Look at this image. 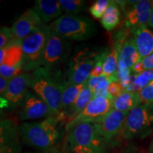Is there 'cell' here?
Here are the masks:
<instances>
[{"mask_svg":"<svg viewBox=\"0 0 153 153\" xmlns=\"http://www.w3.org/2000/svg\"><path fill=\"white\" fill-rule=\"evenodd\" d=\"M58 116L34 122H23L19 126L22 141L41 152L55 151L62 137Z\"/></svg>","mask_w":153,"mask_h":153,"instance_id":"1","label":"cell"},{"mask_svg":"<svg viewBox=\"0 0 153 153\" xmlns=\"http://www.w3.org/2000/svg\"><path fill=\"white\" fill-rule=\"evenodd\" d=\"M30 89L39 96L58 116L61 111L62 94L65 85L60 71L51 72L41 67L31 73Z\"/></svg>","mask_w":153,"mask_h":153,"instance_id":"2","label":"cell"},{"mask_svg":"<svg viewBox=\"0 0 153 153\" xmlns=\"http://www.w3.org/2000/svg\"><path fill=\"white\" fill-rule=\"evenodd\" d=\"M106 49L82 45L74 50L65 74V85H81L88 81L91 71Z\"/></svg>","mask_w":153,"mask_h":153,"instance_id":"3","label":"cell"},{"mask_svg":"<svg viewBox=\"0 0 153 153\" xmlns=\"http://www.w3.org/2000/svg\"><path fill=\"white\" fill-rule=\"evenodd\" d=\"M107 143L94 124L88 122L80 123L68 132L66 139L70 153H106Z\"/></svg>","mask_w":153,"mask_h":153,"instance_id":"4","label":"cell"},{"mask_svg":"<svg viewBox=\"0 0 153 153\" xmlns=\"http://www.w3.org/2000/svg\"><path fill=\"white\" fill-rule=\"evenodd\" d=\"M55 33L69 41H84L97 35L98 29L89 17L78 14H64L49 25Z\"/></svg>","mask_w":153,"mask_h":153,"instance_id":"5","label":"cell"},{"mask_svg":"<svg viewBox=\"0 0 153 153\" xmlns=\"http://www.w3.org/2000/svg\"><path fill=\"white\" fill-rule=\"evenodd\" d=\"M51 31V27L43 24L23 40L22 70L24 72H33L42 67L44 52Z\"/></svg>","mask_w":153,"mask_h":153,"instance_id":"6","label":"cell"},{"mask_svg":"<svg viewBox=\"0 0 153 153\" xmlns=\"http://www.w3.org/2000/svg\"><path fill=\"white\" fill-rule=\"evenodd\" d=\"M152 131L153 104H144L129 111L121 137L126 140L143 138Z\"/></svg>","mask_w":153,"mask_h":153,"instance_id":"7","label":"cell"},{"mask_svg":"<svg viewBox=\"0 0 153 153\" xmlns=\"http://www.w3.org/2000/svg\"><path fill=\"white\" fill-rule=\"evenodd\" d=\"M72 41L51 31L44 52L42 67L51 72L60 71V68L68 60Z\"/></svg>","mask_w":153,"mask_h":153,"instance_id":"8","label":"cell"},{"mask_svg":"<svg viewBox=\"0 0 153 153\" xmlns=\"http://www.w3.org/2000/svg\"><path fill=\"white\" fill-rule=\"evenodd\" d=\"M21 40L13 38L0 51V76L12 79L22 71L23 51Z\"/></svg>","mask_w":153,"mask_h":153,"instance_id":"9","label":"cell"},{"mask_svg":"<svg viewBox=\"0 0 153 153\" xmlns=\"http://www.w3.org/2000/svg\"><path fill=\"white\" fill-rule=\"evenodd\" d=\"M31 79V74L23 72L11 79L4 93L1 95V108L15 110L20 106L30 90Z\"/></svg>","mask_w":153,"mask_h":153,"instance_id":"10","label":"cell"},{"mask_svg":"<svg viewBox=\"0 0 153 153\" xmlns=\"http://www.w3.org/2000/svg\"><path fill=\"white\" fill-rule=\"evenodd\" d=\"M153 1H117L125 13L124 26L133 30L148 24L152 11Z\"/></svg>","mask_w":153,"mask_h":153,"instance_id":"11","label":"cell"},{"mask_svg":"<svg viewBox=\"0 0 153 153\" xmlns=\"http://www.w3.org/2000/svg\"><path fill=\"white\" fill-rule=\"evenodd\" d=\"M114 98L108 96L104 98H94L89 105L74 118L67 122L66 132L72 131L76 126L82 123H91L94 120L106 114L113 108Z\"/></svg>","mask_w":153,"mask_h":153,"instance_id":"12","label":"cell"},{"mask_svg":"<svg viewBox=\"0 0 153 153\" xmlns=\"http://www.w3.org/2000/svg\"><path fill=\"white\" fill-rule=\"evenodd\" d=\"M128 113L112 108L109 112L94 120L91 123L94 124L98 133L109 143L121 134Z\"/></svg>","mask_w":153,"mask_h":153,"instance_id":"13","label":"cell"},{"mask_svg":"<svg viewBox=\"0 0 153 153\" xmlns=\"http://www.w3.org/2000/svg\"><path fill=\"white\" fill-rule=\"evenodd\" d=\"M57 116L46 103L31 89L28 90L19 106V118L22 120H31Z\"/></svg>","mask_w":153,"mask_h":153,"instance_id":"14","label":"cell"},{"mask_svg":"<svg viewBox=\"0 0 153 153\" xmlns=\"http://www.w3.org/2000/svg\"><path fill=\"white\" fill-rule=\"evenodd\" d=\"M19 126L9 118L0 123V153H22Z\"/></svg>","mask_w":153,"mask_h":153,"instance_id":"15","label":"cell"},{"mask_svg":"<svg viewBox=\"0 0 153 153\" xmlns=\"http://www.w3.org/2000/svg\"><path fill=\"white\" fill-rule=\"evenodd\" d=\"M43 23L33 9H28L17 19L11 29L13 36L17 40L23 41L29 34Z\"/></svg>","mask_w":153,"mask_h":153,"instance_id":"16","label":"cell"},{"mask_svg":"<svg viewBox=\"0 0 153 153\" xmlns=\"http://www.w3.org/2000/svg\"><path fill=\"white\" fill-rule=\"evenodd\" d=\"M33 9L44 24L54 22L62 16L63 11L60 1L57 0H36Z\"/></svg>","mask_w":153,"mask_h":153,"instance_id":"17","label":"cell"},{"mask_svg":"<svg viewBox=\"0 0 153 153\" xmlns=\"http://www.w3.org/2000/svg\"><path fill=\"white\" fill-rule=\"evenodd\" d=\"M141 60L153 53V32L146 25L131 30Z\"/></svg>","mask_w":153,"mask_h":153,"instance_id":"18","label":"cell"},{"mask_svg":"<svg viewBox=\"0 0 153 153\" xmlns=\"http://www.w3.org/2000/svg\"><path fill=\"white\" fill-rule=\"evenodd\" d=\"M141 60L133 36L128 38L123 43L119 55L118 70H131Z\"/></svg>","mask_w":153,"mask_h":153,"instance_id":"19","label":"cell"},{"mask_svg":"<svg viewBox=\"0 0 153 153\" xmlns=\"http://www.w3.org/2000/svg\"><path fill=\"white\" fill-rule=\"evenodd\" d=\"M94 99V92L89 87L87 83L85 85V88L82 89L80 94L78 97L75 103L73 104L71 108L65 113H61L58 115L61 120H65L68 118V120H70L77 116L79 113H81L85 108L89 105V103Z\"/></svg>","mask_w":153,"mask_h":153,"instance_id":"20","label":"cell"},{"mask_svg":"<svg viewBox=\"0 0 153 153\" xmlns=\"http://www.w3.org/2000/svg\"><path fill=\"white\" fill-rule=\"evenodd\" d=\"M143 104L138 92L125 91L114 99L113 108L120 111L129 112Z\"/></svg>","mask_w":153,"mask_h":153,"instance_id":"21","label":"cell"},{"mask_svg":"<svg viewBox=\"0 0 153 153\" xmlns=\"http://www.w3.org/2000/svg\"><path fill=\"white\" fill-rule=\"evenodd\" d=\"M123 45L112 42L110 48L107 50V53L103 66V74L110 78L116 74L118 67L119 55Z\"/></svg>","mask_w":153,"mask_h":153,"instance_id":"22","label":"cell"},{"mask_svg":"<svg viewBox=\"0 0 153 153\" xmlns=\"http://www.w3.org/2000/svg\"><path fill=\"white\" fill-rule=\"evenodd\" d=\"M117 1H110L104 14L101 19V24L106 30H114L120 22V10Z\"/></svg>","mask_w":153,"mask_h":153,"instance_id":"23","label":"cell"},{"mask_svg":"<svg viewBox=\"0 0 153 153\" xmlns=\"http://www.w3.org/2000/svg\"><path fill=\"white\" fill-rule=\"evenodd\" d=\"M88 82V81H87ZM87 82L81 85H65L62 94V104H61V113H65L70 109L75 103L78 97L87 85Z\"/></svg>","mask_w":153,"mask_h":153,"instance_id":"24","label":"cell"},{"mask_svg":"<svg viewBox=\"0 0 153 153\" xmlns=\"http://www.w3.org/2000/svg\"><path fill=\"white\" fill-rule=\"evenodd\" d=\"M62 10L65 14H77L87 9V4L82 0H60Z\"/></svg>","mask_w":153,"mask_h":153,"instance_id":"25","label":"cell"},{"mask_svg":"<svg viewBox=\"0 0 153 153\" xmlns=\"http://www.w3.org/2000/svg\"><path fill=\"white\" fill-rule=\"evenodd\" d=\"M109 3L108 0H97L89 7V12L94 18L101 19Z\"/></svg>","mask_w":153,"mask_h":153,"instance_id":"26","label":"cell"},{"mask_svg":"<svg viewBox=\"0 0 153 153\" xmlns=\"http://www.w3.org/2000/svg\"><path fill=\"white\" fill-rule=\"evenodd\" d=\"M139 94L143 103L153 104V82H150L148 85L143 88Z\"/></svg>","mask_w":153,"mask_h":153,"instance_id":"27","label":"cell"},{"mask_svg":"<svg viewBox=\"0 0 153 153\" xmlns=\"http://www.w3.org/2000/svg\"><path fill=\"white\" fill-rule=\"evenodd\" d=\"M0 31V48L2 49L14 38V36L11 28L7 26H1Z\"/></svg>","mask_w":153,"mask_h":153,"instance_id":"28","label":"cell"},{"mask_svg":"<svg viewBox=\"0 0 153 153\" xmlns=\"http://www.w3.org/2000/svg\"><path fill=\"white\" fill-rule=\"evenodd\" d=\"M123 91H125V89L119 81L111 82L108 89V95L114 99L121 94Z\"/></svg>","mask_w":153,"mask_h":153,"instance_id":"29","label":"cell"},{"mask_svg":"<svg viewBox=\"0 0 153 153\" xmlns=\"http://www.w3.org/2000/svg\"><path fill=\"white\" fill-rule=\"evenodd\" d=\"M107 79H108V77H107L106 76L104 75V74H102V75L99 76H97V77H89V79H88L87 85L91 90L94 91L96 89V87H97L101 82L104 81V80H106Z\"/></svg>","mask_w":153,"mask_h":153,"instance_id":"30","label":"cell"},{"mask_svg":"<svg viewBox=\"0 0 153 153\" xmlns=\"http://www.w3.org/2000/svg\"><path fill=\"white\" fill-rule=\"evenodd\" d=\"M140 61L142 62L145 71L153 70V53L150 55H148V57L142 59Z\"/></svg>","mask_w":153,"mask_h":153,"instance_id":"31","label":"cell"},{"mask_svg":"<svg viewBox=\"0 0 153 153\" xmlns=\"http://www.w3.org/2000/svg\"><path fill=\"white\" fill-rule=\"evenodd\" d=\"M11 79L4 77L2 76H0V94H1V95H2L4 93Z\"/></svg>","mask_w":153,"mask_h":153,"instance_id":"32","label":"cell"},{"mask_svg":"<svg viewBox=\"0 0 153 153\" xmlns=\"http://www.w3.org/2000/svg\"><path fill=\"white\" fill-rule=\"evenodd\" d=\"M148 25L150 27L153 28V1H152V11H151V14L150 16V19H149Z\"/></svg>","mask_w":153,"mask_h":153,"instance_id":"33","label":"cell"},{"mask_svg":"<svg viewBox=\"0 0 153 153\" xmlns=\"http://www.w3.org/2000/svg\"><path fill=\"white\" fill-rule=\"evenodd\" d=\"M148 153H153V138L152 140H151L150 146H149Z\"/></svg>","mask_w":153,"mask_h":153,"instance_id":"34","label":"cell"},{"mask_svg":"<svg viewBox=\"0 0 153 153\" xmlns=\"http://www.w3.org/2000/svg\"><path fill=\"white\" fill-rule=\"evenodd\" d=\"M25 153H55V151H52V152H26Z\"/></svg>","mask_w":153,"mask_h":153,"instance_id":"35","label":"cell"},{"mask_svg":"<svg viewBox=\"0 0 153 153\" xmlns=\"http://www.w3.org/2000/svg\"><path fill=\"white\" fill-rule=\"evenodd\" d=\"M131 153H140V152H137V151H133V152H131Z\"/></svg>","mask_w":153,"mask_h":153,"instance_id":"36","label":"cell"},{"mask_svg":"<svg viewBox=\"0 0 153 153\" xmlns=\"http://www.w3.org/2000/svg\"><path fill=\"white\" fill-rule=\"evenodd\" d=\"M67 153H70V152H67Z\"/></svg>","mask_w":153,"mask_h":153,"instance_id":"37","label":"cell"},{"mask_svg":"<svg viewBox=\"0 0 153 153\" xmlns=\"http://www.w3.org/2000/svg\"><path fill=\"white\" fill-rule=\"evenodd\" d=\"M152 82H153V81H152Z\"/></svg>","mask_w":153,"mask_h":153,"instance_id":"38","label":"cell"}]
</instances>
